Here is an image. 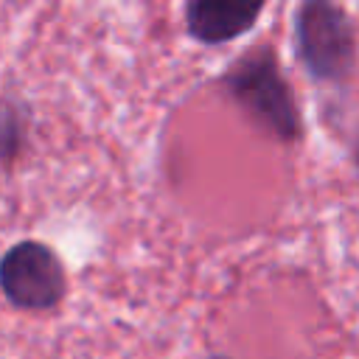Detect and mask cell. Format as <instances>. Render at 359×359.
<instances>
[{"instance_id":"1","label":"cell","mask_w":359,"mask_h":359,"mask_svg":"<svg viewBox=\"0 0 359 359\" xmlns=\"http://www.w3.org/2000/svg\"><path fill=\"white\" fill-rule=\"evenodd\" d=\"M222 90L241 107V112L280 143H294L303 135L300 109L292 87L280 70L272 45H258L238 56L222 76Z\"/></svg>"},{"instance_id":"2","label":"cell","mask_w":359,"mask_h":359,"mask_svg":"<svg viewBox=\"0 0 359 359\" xmlns=\"http://www.w3.org/2000/svg\"><path fill=\"white\" fill-rule=\"evenodd\" d=\"M294 50L314 81L342 84L356 67V25L328 0H306L294 11Z\"/></svg>"},{"instance_id":"3","label":"cell","mask_w":359,"mask_h":359,"mask_svg":"<svg viewBox=\"0 0 359 359\" xmlns=\"http://www.w3.org/2000/svg\"><path fill=\"white\" fill-rule=\"evenodd\" d=\"M0 289L14 309L48 311L67 292L65 266L48 244L34 238L17 241L0 258Z\"/></svg>"},{"instance_id":"4","label":"cell","mask_w":359,"mask_h":359,"mask_svg":"<svg viewBox=\"0 0 359 359\" xmlns=\"http://www.w3.org/2000/svg\"><path fill=\"white\" fill-rule=\"evenodd\" d=\"M264 3L194 0L185 6V28L202 45H222L247 34L261 17Z\"/></svg>"},{"instance_id":"5","label":"cell","mask_w":359,"mask_h":359,"mask_svg":"<svg viewBox=\"0 0 359 359\" xmlns=\"http://www.w3.org/2000/svg\"><path fill=\"white\" fill-rule=\"evenodd\" d=\"M14 121H17L14 112H0V160H14L17 154L20 129L14 126Z\"/></svg>"},{"instance_id":"6","label":"cell","mask_w":359,"mask_h":359,"mask_svg":"<svg viewBox=\"0 0 359 359\" xmlns=\"http://www.w3.org/2000/svg\"><path fill=\"white\" fill-rule=\"evenodd\" d=\"M353 163L359 165V137H356V143H353Z\"/></svg>"},{"instance_id":"7","label":"cell","mask_w":359,"mask_h":359,"mask_svg":"<svg viewBox=\"0 0 359 359\" xmlns=\"http://www.w3.org/2000/svg\"><path fill=\"white\" fill-rule=\"evenodd\" d=\"M208 359H230V356H208Z\"/></svg>"}]
</instances>
